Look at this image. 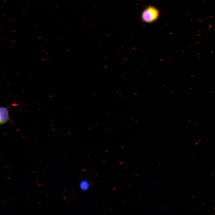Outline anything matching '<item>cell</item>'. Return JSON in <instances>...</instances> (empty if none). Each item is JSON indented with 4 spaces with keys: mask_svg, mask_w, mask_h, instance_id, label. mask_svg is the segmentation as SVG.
Listing matches in <instances>:
<instances>
[{
    "mask_svg": "<svg viewBox=\"0 0 215 215\" xmlns=\"http://www.w3.org/2000/svg\"><path fill=\"white\" fill-rule=\"evenodd\" d=\"M10 120L8 108L4 106L0 108V124H4Z\"/></svg>",
    "mask_w": 215,
    "mask_h": 215,
    "instance_id": "obj_2",
    "label": "cell"
},
{
    "mask_svg": "<svg viewBox=\"0 0 215 215\" xmlns=\"http://www.w3.org/2000/svg\"><path fill=\"white\" fill-rule=\"evenodd\" d=\"M79 186V188L81 191H85L89 189L90 184L88 181L84 179L82 180L80 182Z\"/></svg>",
    "mask_w": 215,
    "mask_h": 215,
    "instance_id": "obj_3",
    "label": "cell"
},
{
    "mask_svg": "<svg viewBox=\"0 0 215 215\" xmlns=\"http://www.w3.org/2000/svg\"><path fill=\"white\" fill-rule=\"evenodd\" d=\"M160 12L156 7L151 5L147 7L142 11L141 15L142 21L147 23H153L158 19Z\"/></svg>",
    "mask_w": 215,
    "mask_h": 215,
    "instance_id": "obj_1",
    "label": "cell"
},
{
    "mask_svg": "<svg viewBox=\"0 0 215 215\" xmlns=\"http://www.w3.org/2000/svg\"><path fill=\"white\" fill-rule=\"evenodd\" d=\"M119 75L120 77H121L122 79H123L124 80H125L126 79V77L125 76L122 74V73H120L119 74Z\"/></svg>",
    "mask_w": 215,
    "mask_h": 215,
    "instance_id": "obj_4",
    "label": "cell"
}]
</instances>
